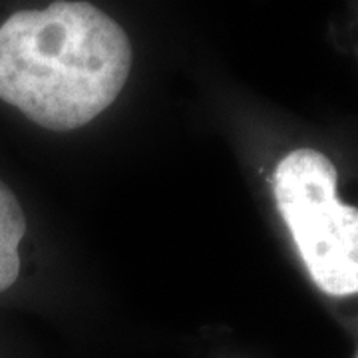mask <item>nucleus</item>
<instances>
[{
	"label": "nucleus",
	"mask_w": 358,
	"mask_h": 358,
	"mask_svg": "<svg viewBox=\"0 0 358 358\" xmlns=\"http://www.w3.org/2000/svg\"><path fill=\"white\" fill-rule=\"evenodd\" d=\"M26 233V217L13 189L0 179V293L13 287L20 273L18 247Z\"/></svg>",
	"instance_id": "3"
},
{
	"label": "nucleus",
	"mask_w": 358,
	"mask_h": 358,
	"mask_svg": "<svg viewBox=\"0 0 358 358\" xmlns=\"http://www.w3.org/2000/svg\"><path fill=\"white\" fill-rule=\"evenodd\" d=\"M336 181L327 155L301 148L279 162L273 192L313 282L331 296H352L358 294V207L338 199Z\"/></svg>",
	"instance_id": "2"
},
{
	"label": "nucleus",
	"mask_w": 358,
	"mask_h": 358,
	"mask_svg": "<svg viewBox=\"0 0 358 358\" xmlns=\"http://www.w3.org/2000/svg\"><path fill=\"white\" fill-rule=\"evenodd\" d=\"M129 72L126 30L84 0L18 10L0 24V100L42 128L90 124L115 102Z\"/></svg>",
	"instance_id": "1"
},
{
	"label": "nucleus",
	"mask_w": 358,
	"mask_h": 358,
	"mask_svg": "<svg viewBox=\"0 0 358 358\" xmlns=\"http://www.w3.org/2000/svg\"><path fill=\"white\" fill-rule=\"evenodd\" d=\"M355 358H358V350H357V355H355Z\"/></svg>",
	"instance_id": "4"
}]
</instances>
